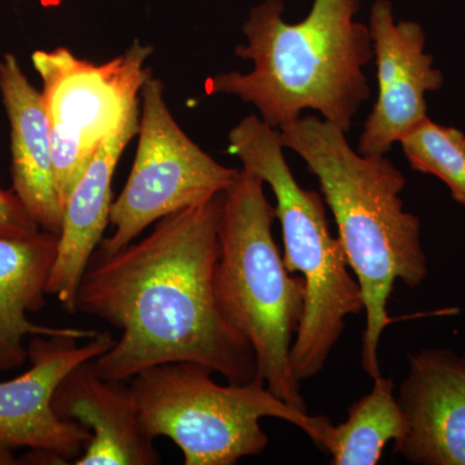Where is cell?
<instances>
[{
  "label": "cell",
  "mask_w": 465,
  "mask_h": 465,
  "mask_svg": "<svg viewBox=\"0 0 465 465\" xmlns=\"http://www.w3.org/2000/svg\"><path fill=\"white\" fill-rule=\"evenodd\" d=\"M228 152L273 193L284 265L291 273H299L307 287L304 316L291 349V367L299 381H309L326 366L347 318L363 313L360 284L341 241L330 231L322 194L296 182L278 130L258 115L244 116L228 134Z\"/></svg>",
  "instance_id": "cell-5"
},
{
  "label": "cell",
  "mask_w": 465,
  "mask_h": 465,
  "mask_svg": "<svg viewBox=\"0 0 465 465\" xmlns=\"http://www.w3.org/2000/svg\"><path fill=\"white\" fill-rule=\"evenodd\" d=\"M370 393L348 409L347 420L329 425L320 448L329 452L333 465H376L391 440L405 436L406 416L387 376L372 379Z\"/></svg>",
  "instance_id": "cell-16"
},
{
  "label": "cell",
  "mask_w": 465,
  "mask_h": 465,
  "mask_svg": "<svg viewBox=\"0 0 465 465\" xmlns=\"http://www.w3.org/2000/svg\"><path fill=\"white\" fill-rule=\"evenodd\" d=\"M397 399L407 430L394 452L416 465H465V353L412 354Z\"/></svg>",
  "instance_id": "cell-11"
},
{
  "label": "cell",
  "mask_w": 465,
  "mask_h": 465,
  "mask_svg": "<svg viewBox=\"0 0 465 465\" xmlns=\"http://www.w3.org/2000/svg\"><path fill=\"white\" fill-rule=\"evenodd\" d=\"M58 234L39 231L27 237H0V371L23 366L26 336H65L90 341L99 332L45 326L27 314L41 311L57 258Z\"/></svg>",
  "instance_id": "cell-15"
},
{
  "label": "cell",
  "mask_w": 465,
  "mask_h": 465,
  "mask_svg": "<svg viewBox=\"0 0 465 465\" xmlns=\"http://www.w3.org/2000/svg\"><path fill=\"white\" fill-rule=\"evenodd\" d=\"M114 341L108 331L84 344L65 336H33L27 347L30 369L12 381H0V450L26 448L57 464L81 457L90 430L60 418L52 400L72 370L96 360Z\"/></svg>",
  "instance_id": "cell-9"
},
{
  "label": "cell",
  "mask_w": 465,
  "mask_h": 465,
  "mask_svg": "<svg viewBox=\"0 0 465 465\" xmlns=\"http://www.w3.org/2000/svg\"><path fill=\"white\" fill-rule=\"evenodd\" d=\"M139 113H134L101 143L64 207L57 258L47 292L56 296L69 312H75L79 283L110 224L113 177L122 153L139 133Z\"/></svg>",
  "instance_id": "cell-14"
},
{
  "label": "cell",
  "mask_w": 465,
  "mask_h": 465,
  "mask_svg": "<svg viewBox=\"0 0 465 465\" xmlns=\"http://www.w3.org/2000/svg\"><path fill=\"white\" fill-rule=\"evenodd\" d=\"M207 367L171 362L134 376L140 420L153 440L167 437L185 465H232L262 454L269 445L260 421L295 425L320 448L331 420L293 409L274 396L260 376L246 384L222 385Z\"/></svg>",
  "instance_id": "cell-6"
},
{
  "label": "cell",
  "mask_w": 465,
  "mask_h": 465,
  "mask_svg": "<svg viewBox=\"0 0 465 465\" xmlns=\"http://www.w3.org/2000/svg\"><path fill=\"white\" fill-rule=\"evenodd\" d=\"M360 3L313 0L307 17L291 24L282 0H262L244 21L246 43L235 48L252 69L211 76L204 91L251 104L274 130L314 110L348 133L371 94L363 67L374 51L369 26L356 20Z\"/></svg>",
  "instance_id": "cell-3"
},
{
  "label": "cell",
  "mask_w": 465,
  "mask_h": 465,
  "mask_svg": "<svg viewBox=\"0 0 465 465\" xmlns=\"http://www.w3.org/2000/svg\"><path fill=\"white\" fill-rule=\"evenodd\" d=\"M317 177L331 210L338 238L362 292L366 316L361 363L371 379L381 375L379 347L393 320L388 300L397 281L410 289L428 275L419 217L405 210V174L381 155H363L349 145L347 133L321 116H300L280 131Z\"/></svg>",
  "instance_id": "cell-2"
},
{
  "label": "cell",
  "mask_w": 465,
  "mask_h": 465,
  "mask_svg": "<svg viewBox=\"0 0 465 465\" xmlns=\"http://www.w3.org/2000/svg\"><path fill=\"white\" fill-rule=\"evenodd\" d=\"M52 407L60 418L91 433L75 465H157L154 440L143 430L131 387L109 381L94 360L76 366L54 391Z\"/></svg>",
  "instance_id": "cell-12"
},
{
  "label": "cell",
  "mask_w": 465,
  "mask_h": 465,
  "mask_svg": "<svg viewBox=\"0 0 465 465\" xmlns=\"http://www.w3.org/2000/svg\"><path fill=\"white\" fill-rule=\"evenodd\" d=\"M154 48L134 41L112 60L94 64L66 47L32 54L50 122L57 188L63 206L101 143L139 112L146 66Z\"/></svg>",
  "instance_id": "cell-7"
},
{
  "label": "cell",
  "mask_w": 465,
  "mask_h": 465,
  "mask_svg": "<svg viewBox=\"0 0 465 465\" xmlns=\"http://www.w3.org/2000/svg\"><path fill=\"white\" fill-rule=\"evenodd\" d=\"M164 91L153 74L143 84L136 157L124 191L113 202L114 232L101 242V253H114L163 217L228 191L241 173L223 166L183 133Z\"/></svg>",
  "instance_id": "cell-8"
},
{
  "label": "cell",
  "mask_w": 465,
  "mask_h": 465,
  "mask_svg": "<svg viewBox=\"0 0 465 465\" xmlns=\"http://www.w3.org/2000/svg\"><path fill=\"white\" fill-rule=\"evenodd\" d=\"M367 26L378 70V99L357 150L381 157L427 121V94L442 87L443 74L425 52L423 27L414 21H397L390 0H376Z\"/></svg>",
  "instance_id": "cell-10"
},
{
  "label": "cell",
  "mask_w": 465,
  "mask_h": 465,
  "mask_svg": "<svg viewBox=\"0 0 465 465\" xmlns=\"http://www.w3.org/2000/svg\"><path fill=\"white\" fill-rule=\"evenodd\" d=\"M224 193L163 217L142 241L92 256L75 312L100 318L121 338L94 360L125 381L171 362L198 363L232 384L258 378L250 342L223 316L215 293Z\"/></svg>",
  "instance_id": "cell-1"
},
{
  "label": "cell",
  "mask_w": 465,
  "mask_h": 465,
  "mask_svg": "<svg viewBox=\"0 0 465 465\" xmlns=\"http://www.w3.org/2000/svg\"><path fill=\"white\" fill-rule=\"evenodd\" d=\"M412 170L432 174L465 207V134L430 118L400 143Z\"/></svg>",
  "instance_id": "cell-17"
},
{
  "label": "cell",
  "mask_w": 465,
  "mask_h": 465,
  "mask_svg": "<svg viewBox=\"0 0 465 465\" xmlns=\"http://www.w3.org/2000/svg\"><path fill=\"white\" fill-rule=\"evenodd\" d=\"M39 231L15 192L0 189V237H27Z\"/></svg>",
  "instance_id": "cell-18"
},
{
  "label": "cell",
  "mask_w": 465,
  "mask_h": 465,
  "mask_svg": "<svg viewBox=\"0 0 465 465\" xmlns=\"http://www.w3.org/2000/svg\"><path fill=\"white\" fill-rule=\"evenodd\" d=\"M18 459L14 457L12 451H7V450H0V465H15L18 464Z\"/></svg>",
  "instance_id": "cell-19"
},
{
  "label": "cell",
  "mask_w": 465,
  "mask_h": 465,
  "mask_svg": "<svg viewBox=\"0 0 465 465\" xmlns=\"http://www.w3.org/2000/svg\"><path fill=\"white\" fill-rule=\"evenodd\" d=\"M264 182L241 168L224 192L219 225L215 293L220 312L250 342L258 375L287 405L308 412L291 349L304 316L302 277L284 265L273 237L274 206Z\"/></svg>",
  "instance_id": "cell-4"
},
{
  "label": "cell",
  "mask_w": 465,
  "mask_h": 465,
  "mask_svg": "<svg viewBox=\"0 0 465 465\" xmlns=\"http://www.w3.org/2000/svg\"><path fill=\"white\" fill-rule=\"evenodd\" d=\"M0 97L9 124L12 191L42 231L60 235L64 206L50 122L42 92L30 84L14 54L0 58Z\"/></svg>",
  "instance_id": "cell-13"
}]
</instances>
